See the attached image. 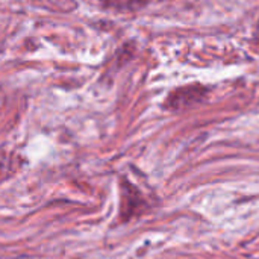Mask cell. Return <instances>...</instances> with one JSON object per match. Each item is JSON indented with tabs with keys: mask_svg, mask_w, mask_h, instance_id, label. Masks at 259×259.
Listing matches in <instances>:
<instances>
[{
	"mask_svg": "<svg viewBox=\"0 0 259 259\" xmlns=\"http://www.w3.org/2000/svg\"><path fill=\"white\" fill-rule=\"evenodd\" d=\"M206 94H208V90L205 87L188 85V87H184V88L173 91L165 102V108L170 111L190 109V108L202 103L206 99Z\"/></svg>",
	"mask_w": 259,
	"mask_h": 259,
	"instance_id": "1",
	"label": "cell"
},
{
	"mask_svg": "<svg viewBox=\"0 0 259 259\" xmlns=\"http://www.w3.org/2000/svg\"><path fill=\"white\" fill-rule=\"evenodd\" d=\"M123 190H126V196H123V202L126 203V208H123V214H126V219H131L140 209L143 199L140 193L134 190L132 185H129L127 182H126V187H123Z\"/></svg>",
	"mask_w": 259,
	"mask_h": 259,
	"instance_id": "2",
	"label": "cell"
},
{
	"mask_svg": "<svg viewBox=\"0 0 259 259\" xmlns=\"http://www.w3.org/2000/svg\"><path fill=\"white\" fill-rule=\"evenodd\" d=\"M106 8H112L117 11H137L143 8L147 0H102Z\"/></svg>",
	"mask_w": 259,
	"mask_h": 259,
	"instance_id": "3",
	"label": "cell"
}]
</instances>
